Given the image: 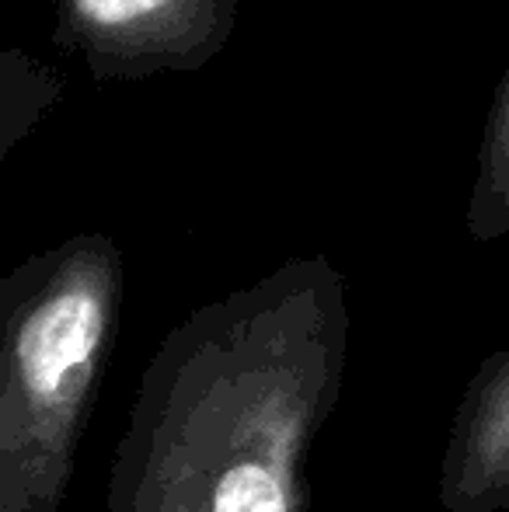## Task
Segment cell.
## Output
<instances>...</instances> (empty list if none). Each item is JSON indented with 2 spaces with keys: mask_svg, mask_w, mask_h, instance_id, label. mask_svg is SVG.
<instances>
[{
  "mask_svg": "<svg viewBox=\"0 0 509 512\" xmlns=\"http://www.w3.org/2000/svg\"><path fill=\"white\" fill-rule=\"evenodd\" d=\"M464 227L475 244H492L509 234V63L485 119Z\"/></svg>",
  "mask_w": 509,
  "mask_h": 512,
  "instance_id": "5b68a950",
  "label": "cell"
},
{
  "mask_svg": "<svg viewBox=\"0 0 509 512\" xmlns=\"http://www.w3.org/2000/svg\"><path fill=\"white\" fill-rule=\"evenodd\" d=\"M238 0H53V39L95 81L192 74L227 49Z\"/></svg>",
  "mask_w": 509,
  "mask_h": 512,
  "instance_id": "3957f363",
  "label": "cell"
},
{
  "mask_svg": "<svg viewBox=\"0 0 509 512\" xmlns=\"http://www.w3.org/2000/svg\"><path fill=\"white\" fill-rule=\"evenodd\" d=\"M126 262L81 230L0 276V512H60L116 352Z\"/></svg>",
  "mask_w": 509,
  "mask_h": 512,
  "instance_id": "7a4b0ae2",
  "label": "cell"
},
{
  "mask_svg": "<svg viewBox=\"0 0 509 512\" xmlns=\"http://www.w3.org/2000/svg\"><path fill=\"white\" fill-rule=\"evenodd\" d=\"M346 359V276L325 255L189 310L136 384L105 512H307Z\"/></svg>",
  "mask_w": 509,
  "mask_h": 512,
  "instance_id": "6da1fadb",
  "label": "cell"
},
{
  "mask_svg": "<svg viewBox=\"0 0 509 512\" xmlns=\"http://www.w3.org/2000/svg\"><path fill=\"white\" fill-rule=\"evenodd\" d=\"M436 495L447 512H509V345L492 352L464 387Z\"/></svg>",
  "mask_w": 509,
  "mask_h": 512,
  "instance_id": "277c9868",
  "label": "cell"
},
{
  "mask_svg": "<svg viewBox=\"0 0 509 512\" xmlns=\"http://www.w3.org/2000/svg\"><path fill=\"white\" fill-rule=\"evenodd\" d=\"M0 4H4V0H0Z\"/></svg>",
  "mask_w": 509,
  "mask_h": 512,
  "instance_id": "52a82bcc",
  "label": "cell"
},
{
  "mask_svg": "<svg viewBox=\"0 0 509 512\" xmlns=\"http://www.w3.org/2000/svg\"><path fill=\"white\" fill-rule=\"evenodd\" d=\"M63 98V77L39 56L4 49L0 53V164Z\"/></svg>",
  "mask_w": 509,
  "mask_h": 512,
  "instance_id": "8992f818",
  "label": "cell"
}]
</instances>
